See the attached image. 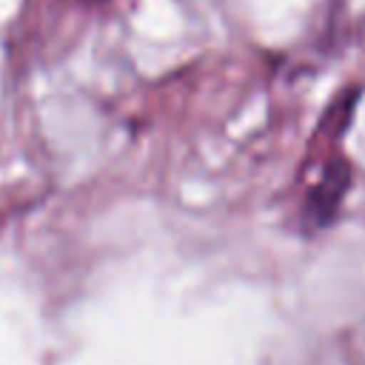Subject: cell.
I'll return each instance as SVG.
<instances>
[]
</instances>
